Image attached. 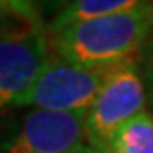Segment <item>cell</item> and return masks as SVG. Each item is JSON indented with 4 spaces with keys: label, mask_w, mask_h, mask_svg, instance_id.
Wrapping results in <instances>:
<instances>
[{
    "label": "cell",
    "mask_w": 153,
    "mask_h": 153,
    "mask_svg": "<svg viewBox=\"0 0 153 153\" xmlns=\"http://www.w3.org/2000/svg\"><path fill=\"white\" fill-rule=\"evenodd\" d=\"M153 35V2L76 22L50 35L53 53L83 68H105L135 57Z\"/></svg>",
    "instance_id": "obj_1"
},
{
    "label": "cell",
    "mask_w": 153,
    "mask_h": 153,
    "mask_svg": "<svg viewBox=\"0 0 153 153\" xmlns=\"http://www.w3.org/2000/svg\"><path fill=\"white\" fill-rule=\"evenodd\" d=\"M109 72L111 67L83 68L53 53L48 56L35 85L17 107L53 113H89Z\"/></svg>",
    "instance_id": "obj_2"
},
{
    "label": "cell",
    "mask_w": 153,
    "mask_h": 153,
    "mask_svg": "<svg viewBox=\"0 0 153 153\" xmlns=\"http://www.w3.org/2000/svg\"><path fill=\"white\" fill-rule=\"evenodd\" d=\"M148 94L135 57L111 67L96 102L85 118V137L102 153L113 133L146 109Z\"/></svg>",
    "instance_id": "obj_3"
},
{
    "label": "cell",
    "mask_w": 153,
    "mask_h": 153,
    "mask_svg": "<svg viewBox=\"0 0 153 153\" xmlns=\"http://www.w3.org/2000/svg\"><path fill=\"white\" fill-rule=\"evenodd\" d=\"M87 113L31 111L0 142V153H76L85 144Z\"/></svg>",
    "instance_id": "obj_4"
},
{
    "label": "cell",
    "mask_w": 153,
    "mask_h": 153,
    "mask_svg": "<svg viewBox=\"0 0 153 153\" xmlns=\"http://www.w3.org/2000/svg\"><path fill=\"white\" fill-rule=\"evenodd\" d=\"M46 37L28 30L0 37V113L19 102L35 85L48 59Z\"/></svg>",
    "instance_id": "obj_5"
},
{
    "label": "cell",
    "mask_w": 153,
    "mask_h": 153,
    "mask_svg": "<svg viewBox=\"0 0 153 153\" xmlns=\"http://www.w3.org/2000/svg\"><path fill=\"white\" fill-rule=\"evenodd\" d=\"M151 2L153 0H72L53 17V20L48 24L46 30L52 35V33H57V31L68 28L76 22L129 11V9L146 6Z\"/></svg>",
    "instance_id": "obj_6"
},
{
    "label": "cell",
    "mask_w": 153,
    "mask_h": 153,
    "mask_svg": "<svg viewBox=\"0 0 153 153\" xmlns=\"http://www.w3.org/2000/svg\"><path fill=\"white\" fill-rule=\"evenodd\" d=\"M103 153H153V113L142 111L120 126Z\"/></svg>",
    "instance_id": "obj_7"
},
{
    "label": "cell",
    "mask_w": 153,
    "mask_h": 153,
    "mask_svg": "<svg viewBox=\"0 0 153 153\" xmlns=\"http://www.w3.org/2000/svg\"><path fill=\"white\" fill-rule=\"evenodd\" d=\"M59 0H0V6L22 19H37L45 9L53 6Z\"/></svg>",
    "instance_id": "obj_8"
},
{
    "label": "cell",
    "mask_w": 153,
    "mask_h": 153,
    "mask_svg": "<svg viewBox=\"0 0 153 153\" xmlns=\"http://www.w3.org/2000/svg\"><path fill=\"white\" fill-rule=\"evenodd\" d=\"M137 63L140 68V76L146 87L148 102L153 105V35L146 41V45L137 53Z\"/></svg>",
    "instance_id": "obj_9"
},
{
    "label": "cell",
    "mask_w": 153,
    "mask_h": 153,
    "mask_svg": "<svg viewBox=\"0 0 153 153\" xmlns=\"http://www.w3.org/2000/svg\"><path fill=\"white\" fill-rule=\"evenodd\" d=\"M76 153H102V151L98 149V148H94V146H91V144H83Z\"/></svg>",
    "instance_id": "obj_10"
}]
</instances>
